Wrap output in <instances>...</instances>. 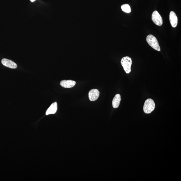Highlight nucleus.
<instances>
[{
  "mask_svg": "<svg viewBox=\"0 0 181 181\" xmlns=\"http://www.w3.org/2000/svg\"><path fill=\"white\" fill-rule=\"evenodd\" d=\"M146 41L151 47L157 51H161L158 42L156 37L152 35H149L147 37Z\"/></svg>",
  "mask_w": 181,
  "mask_h": 181,
  "instance_id": "obj_1",
  "label": "nucleus"
},
{
  "mask_svg": "<svg viewBox=\"0 0 181 181\" xmlns=\"http://www.w3.org/2000/svg\"><path fill=\"white\" fill-rule=\"evenodd\" d=\"M120 62L126 73L129 74L131 72V67L132 63L131 58L127 56L123 57Z\"/></svg>",
  "mask_w": 181,
  "mask_h": 181,
  "instance_id": "obj_2",
  "label": "nucleus"
},
{
  "mask_svg": "<svg viewBox=\"0 0 181 181\" xmlns=\"http://www.w3.org/2000/svg\"><path fill=\"white\" fill-rule=\"evenodd\" d=\"M155 107V103L153 100L150 98L148 99L145 101L143 105V111L145 113H150L154 110Z\"/></svg>",
  "mask_w": 181,
  "mask_h": 181,
  "instance_id": "obj_3",
  "label": "nucleus"
},
{
  "mask_svg": "<svg viewBox=\"0 0 181 181\" xmlns=\"http://www.w3.org/2000/svg\"><path fill=\"white\" fill-rule=\"evenodd\" d=\"M152 19L153 22L158 26H161L163 24V19L161 16L156 10L153 12L152 15Z\"/></svg>",
  "mask_w": 181,
  "mask_h": 181,
  "instance_id": "obj_4",
  "label": "nucleus"
},
{
  "mask_svg": "<svg viewBox=\"0 0 181 181\" xmlns=\"http://www.w3.org/2000/svg\"><path fill=\"white\" fill-rule=\"evenodd\" d=\"M100 95L99 91L97 89H93L89 93V98L91 101L97 100L98 99Z\"/></svg>",
  "mask_w": 181,
  "mask_h": 181,
  "instance_id": "obj_5",
  "label": "nucleus"
},
{
  "mask_svg": "<svg viewBox=\"0 0 181 181\" xmlns=\"http://www.w3.org/2000/svg\"><path fill=\"white\" fill-rule=\"evenodd\" d=\"M76 84L75 81L72 80H64L60 82V85L64 88H70L74 87Z\"/></svg>",
  "mask_w": 181,
  "mask_h": 181,
  "instance_id": "obj_6",
  "label": "nucleus"
},
{
  "mask_svg": "<svg viewBox=\"0 0 181 181\" xmlns=\"http://www.w3.org/2000/svg\"><path fill=\"white\" fill-rule=\"evenodd\" d=\"M1 63L6 67L12 69H15L17 67V64L11 60L3 59L1 60Z\"/></svg>",
  "mask_w": 181,
  "mask_h": 181,
  "instance_id": "obj_7",
  "label": "nucleus"
},
{
  "mask_svg": "<svg viewBox=\"0 0 181 181\" xmlns=\"http://www.w3.org/2000/svg\"><path fill=\"white\" fill-rule=\"evenodd\" d=\"M169 20L171 26L173 28H176L178 23V18L176 13L173 11L170 12Z\"/></svg>",
  "mask_w": 181,
  "mask_h": 181,
  "instance_id": "obj_8",
  "label": "nucleus"
},
{
  "mask_svg": "<svg viewBox=\"0 0 181 181\" xmlns=\"http://www.w3.org/2000/svg\"><path fill=\"white\" fill-rule=\"evenodd\" d=\"M57 102H55L52 104L50 107L47 110L46 112V115L49 114H55L57 112Z\"/></svg>",
  "mask_w": 181,
  "mask_h": 181,
  "instance_id": "obj_9",
  "label": "nucleus"
},
{
  "mask_svg": "<svg viewBox=\"0 0 181 181\" xmlns=\"http://www.w3.org/2000/svg\"><path fill=\"white\" fill-rule=\"evenodd\" d=\"M121 97L120 94H116L112 101V106L114 109L117 108L120 105Z\"/></svg>",
  "mask_w": 181,
  "mask_h": 181,
  "instance_id": "obj_10",
  "label": "nucleus"
},
{
  "mask_svg": "<svg viewBox=\"0 0 181 181\" xmlns=\"http://www.w3.org/2000/svg\"><path fill=\"white\" fill-rule=\"evenodd\" d=\"M121 9L123 11L126 13H130L131 12L130 7L128 4H124L122 5Z\"/></svg>",
  "mask_w": 181,
  "mask_h": 181,
  "instance_id": "obj_11",
  "label": "nucleus"
},
{
  "mask_svg": "<svg viewBox=\"0 0 181 181\" xmlns=\"http://www.w3.org/2000/svg\"><path fill=\"white\" fill-rule=\"evenodd\" d=\"M30 1H31L34 2V1H35V0H30Z\"/></svg>",
  "mask_w": 181,
  "mask_h": 181,
  "instance_id": "obj_12",
  "label": "nucleus"
}]
</instances>
